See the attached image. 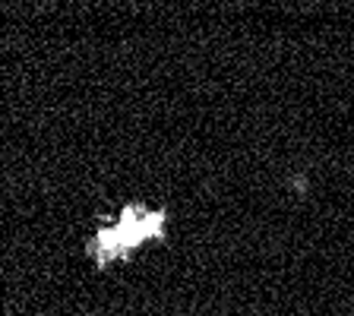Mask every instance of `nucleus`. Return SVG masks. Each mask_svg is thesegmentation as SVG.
Here are the masks:
<instances>
[{
    "instance_id": "1",
    "label": "nucleus",
    "mask_w": 354,
    "mask_h": 316,
    "mask_svg": "<svg viewBox=\"0 0 354 316\" xmlns=\"http://www.w3.org/2000/svg\"><path fill=\"white\" fill-rule=\"evenodd\" d=\"M165 228V212H149V209L130 206L118 215V219L95 231V237L88 241L86 253L95 266H108L114 259H124L127 253H133L140 243H146L149 237L162 234Z\"/></svg>"
}]
</instances>
